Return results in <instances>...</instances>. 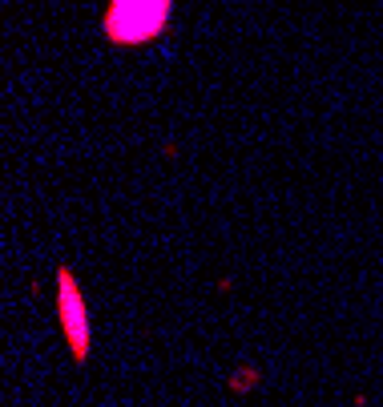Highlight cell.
<instances>
[{
    "label": "cell",
    "mask_w": 383,
    "mask_h": 407,
    "mask_svg": "<svg viewBox=\"0 0 383 407\" xmlns=\"http://www.w3.org/2000/svg\"><path fill=\"white\" fill-rule=\"evenodd\" d=\"M173 13V0H109L105 4V40L117 49H137V45H150L166 33Z\"/></svg>",
    "instance_id": "6da1fadb"
},
{
    "label": "cell",
    "mask_w": 383,
    "mask_h": 407,
    "mask_svg": "<svg viewBox=\"0 0 383 407\" xmlns=\"http://www.w3.org/2000/svg\"><path fill=\"white\" fill-rule=\"evenodd\" d=\"M57 323L73 363H89V355H93V319H89V303H85V294H81L69 266H57Z\"/></svg>",
    "instance_id": "7a4b0ae2"
},
{
    "label": "cell",
    "mask_w": 383,
    "mask_h": 407,
    "mask_svg": "<svg viewBox=\"0 0 383 407\" xmlns=\"http://www.w3.org/2000/svg\"><path fill=\"white\" fill-rule=\"evenodd\" d=\"M258 383H263V371L254 363H238L226 388H230V395H250V391H258Z\"/></svg>",
    "instance_id": "3957f363"
}]
</instances>
